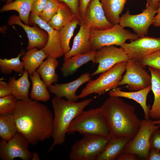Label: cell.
<instances>
[{
  "mask_svg": "<svg viewBox=\"0 0 160 160\" xmlns=\"http://www.w3.org/2000/svg\"><path fill=\"white\" fill-rule=\"evenodd\" d=\"M90 0H79V18L80 25L83 21L86 9Z\"/></svg>",
  "mask_w": 160,
  "mask_h": 160,
  "instance_id": "obj_39",
  "label": "cell"
},
{
  "mask_svg": "<svg viewBox=\"0 0 160 160\" xmlns=\"http://www.w3.org/2000/svg\"><path fill=\"white\" fill-rule=\"evenodd\" d=\"M92 100V99H89L77 102L65 100L56 96L52 98L51 102L54 116L52 137L53 142L49 152L51 151L55 146L64 143L71 123Z\"/></svg>",
  "mask_w": 160,
  "mask_h": 160,
  "instance_id": "obj_3",
  "label": "cell"
},
{
  "mask_svg": "<svg viewBox=\"0 0 160 160\" xmlns=\"http://www.w3.org/2000/svg\"><path fill=\"white\" fill-rule=\"evenodd\" d=\"M160 127V126L154 124L151 119L141 120L137 133L126 145L122 153H133L142 159L148 160L150 149L151 137L153 132Z\"/></svg>",
  "mask_w": 160,
  "mask_h": 160,
  "instance_id": "obj_8",
  "label": "cell"
},
{
  "mask_svg": "<svg viewBox=\"0 0 160 160\" xmlns=\"http://www.w3.org/2000/svg\"><path fill=\"white\" fill-rule=\"evenodd\" d=\"M90 30L82 24L80 25L79 31L74 38L71 48L64 55V61L73 56L85 54L92 50L90 45Z\"/></svg>",
  "mask_w": 160,
  "mask_h": 160,
  "instance_id": "obj_19",
  "label": "cell"
},
{
  "mask_svg": "<svg viewBox=\"0 0 160 160\" xmlns=\"http://www.w3.org/2000/svg\"><path fill=\"white\" fill-rule=\"evenodd\" d=\"M32 160H40V158L38 154L36 152H34L32 154Z\"/></svg>",
  "mask_w": 160,
  "mask_h": 160,
  "instance_id": "obj_45",
  "label": "cell"
},
{
  "mask_svg": "<svg viewBox=\"0 0 160 160\" xmlns=\"http://www.w3.org/2000/svg\"><path fill=\"white\" fill-rule=\"evenodd\" d=\"M30 23L38 25L47 33L48 38L47 44L42 49L48 55V57L57 58L64 55L61 47L59 31L53 28L38 15L31 13L29 17Z\"/></svg>",
  "mask_w": 160,
  "mask_h": 160,
  "instance_id": "obj_14",
  "label": "cell"
},
{
  "mask_svg": "<svg viewBox=\"0 0 160 160\" xmlns=\"http://www.w3.org/2000/svg\"><path fill=\"white\" fill-rule=\"evenodd\" d=\"M157 14L155 16L153 19L152 24L157 27L160 26V0L158 4L157 9Z\"/></svg>",
  "mask_w": 160,
  "mask_h": 160,
  "instance_id": "obj_43",
  "label": "cell"
},
{
  "mask_svg": "<svg viewBox=\"0 0 160 160\" xmlns=\"http://www.w3.org/2000/svg\"><path fill=\"white\" fill-rule=\"evenodd\" d=\"M151 76V90L154 100L149 112L150 118L155 120L160 119V72L153 68L148 67Z\"/></svg>",
  "mask_w": 160,
  "mask_h": 160,
  "instance_id": "obj_22",
  "label": "cell"
},
{
  "mask_svg": "<svg viewBox=\"0 0 160 160\" xmlns=\"http://www.w3.org/2000/svg\"><path fill=\"white\" fill-rule=\"evenodd\" d=\"M108 121L110 138L127 137L132 139L140 126L141 120L135 108L120 97L110 96L100 107Z\"/></svg>",
  "mask_w": 160,
  "mask_h": 160,
  "instance_id": "obj_2",
  "label": "cell"
},
{
  "mask_svg": "<svg viewBox=\"0 0 160 160\" xmlns=\"http://www.w3.org/2000/svg\"><path fill=\"white\" fill-rule=\"evenodd\" d=\"M148 160H160V151L154 148H150Z\"/></svg>",
  "mask_w": 160,
  "mask_h": 160,
  "instance_id": "obj_42",
  "label": "cell"
},
{
  "mask_svg": "<svg viewBox=\"0 0 160 160\" xmlns=\"http://www.w3.org/2000/svg\"><path fill=\"white\" fill-rule=\"evenodd\" d=\"M153 121L154 124L160 126V119L158 120Z\"/></svg>",
  "mask_w": 160,
  "mask_h": 160,
  "instance_id": "obj_46",
  "label": "cell"
},
{
  "mask_svg": "<svg viewBox=\"0 0 160 160\" xmlns=\"http://www.w3.org/2000/svg\"><path fill=\"white\" fill-rule=\"evenodd\" d=\"M81 24L87 28L95 30L106 29L113 26L106 18L100 0H90L80 25Z\"/></svg>",
  "mask_w": 160,
  "mask_h": 160,
  "instance_id": "obj_15",
  "label": "cell"
},
{
  "mask_svg": "<svg viewBox=\"0 0 160 160\" xmlns=\"http://www.w3.org/2000/svg\"><path fill=\"white\" fill-rule=\"evenodd\" d=\"M8 24L9 25H18L24 30L28 39L26 50L35 48L42 49L47 44L48 38L47 32L36 25L31 27L24 24L21 22L19 16L17 15L11 16L8 20Z\"/></svg>",
  "mask_w": 160,
  "mask_h": 160,
  "instance_id": "obj_16",
  "label": "cell"
},
{
  "mask_svg": "<svg viewBox=\"0 0 160 160\" xmlns=\"http://www.w3.org/2000/svg\"><path fill=\"white\" fill-rule=\"evenodd\" d=\"M28 50L22 57V60L24 69L30 75L36 71L43 60L48 56L42 49L39 50L36 48Z\"/></svg>",
  "mask_w": 160,
  "mask_h": 160,
  "instance_id": "obj_26",
  "label": "cell"
},
{
  "mask_svg": "<svg viewBox=\"0 0 160 160\" xmlns=\"http://www.w3.org/2000/svg\"><path fill=\"white\" fill-rule=\"evenodd\" d=\"M151 85L143 89L137 91L125 92L121 90V88L116 87L111 90L109 92L110 96L123 97L133 100L138 103L142 108L145 119H150L149 112L151 109L150 105H147V96L151 90Z\"/></svg>",
  "mask_w": 160,
  "mask_h": 160,
  "instance_id": "obj_18",
  "label": "cell"
},
{
  "mask_svg": "<svg viewBox=\"0 0 160 160\" xmlns=\"http://www.w3.org/2000/svg\"><path fill=\"white\" fill-rule=\"evenodd\" d=\"M30 144L25 137L17 132L8 141H0V159L13 160L19 158L23 160L31 159L32 154L28 150Z\"/></svg>",
  "mask_w": 160,
  "mask_h": 160,
  "instance_id": "obj_11",
  "label": "cell"
},
{
  "mask_svg": "<svg viewBox=\"0 0 160 160\" xmlns=\"http://www.w3.org/2000/svg\"><path fill=\"white\" fill-rule=\"evenodd\" d=\"M17 99L12 94L0 98V114H13L18 103Z\"/></svg>",
  "mask_w": 160,
  "mask_h": 160,
  "instance_id": "obj_33",
  "label": "cell"
},
{
  "mask_svg": "<svg viewBox=\"0 0 160 160\" xmlns=\"http://www.w3.org/2000/svg\"><path fill=\"white\" fill-rule=\"evenodd\" d=\"M76 132L83 135L95 134L110 137L109 127L101 108L84 110L78 115L71 123L67 134Z\"/></svg>",
  "mask_w": 160,
  "mask_h": 160,
  "instance_id": "obj_4",
  "label": "cell"
},
{
  "mask_svg": "<svg viewBox=\"0 0 160 160\" xmlns=\"http://www.w3.org/2000/svg\"><path fill=\"white\" fill-rule=\"evenodd\" d=\"M11 91L8 84L4 81H0V97L11 95Z\"/></svg>",
  "mask_w": 160,
  "mask_h": 160,
  "instance_id": "obj_40",
  "label": "cell"
},
{
  "mask_svg": "<svg viewBox=\"0 0 160 160\" xmlns=\"http://www.w3.org/2000/svg\"><path fill=\"white\" fill-rule=\"evenodd\" d=\"M149 145L150 148H154L160 151V129H159L155 130L151 135Z\"/></svg>",
  "mask_w": 160,
  "mask_h": 160,
  "instance_id": "obj_37",
  "label": "cell"
},
{
  "mask_svg": "<svg viewBox=\"0 0 160 160\" xmlns=\"http://www.w3.org/2000/svg\"><path fill=\"white\" fill-rule=\"evenodd\" d=\"M57 0L60 2L64 3L72 9L76 17L79 21V0Z\"/></svg>",
  "mask_w": 160,
  "mask_h": 160,
  "instance_id": "obj_38",
  "label": "cell"
},
{
  "mask_svg": "<svg viewBox=\"0 0 160 160\" xmlns=\"http://www.w3.org/2000/svg\"><path fill=\"white\" fill-rule=\"evenodd\" d=\"M138 60L145 66L153 68L160 72V49Z\"/></svg>",
  "mask_w": 160,
  "mask_h": 160,
  "instance_id": "obj_35",
  "label": "cell"
},
{
  "mask_svg": "<svg viewBox=\"0 0 160 160\" xmlns=\"http://www.w3.org/2000/svg\"><path fill=\"white\" fill-rule=\"evenodd\" d=\"M75 19H78L70 7L65 3L60 2L57 13L47 23L55 30L60 31Z\"/></svg>",
  "mask_w": 160,
  "mask_h": 160,
  "instance_id": "obj_27",
  "label": "cell"
},
{
  "mask_svg": "<svg viewBox=\"0 0 160 160\" xmlns=\"http://www.w3.org/2000/svg\"><path fill=\"white\" fill-rule=\"evenodd\" d=\"M72 146L70 160H95L109 141V137L95 134H87Z\"/></svg>",
  "mask_w": 160,
  "mask_h": 160,
  "instance_id": "obj_6",
  "label": "cell"
},
{
  "mask_svg": "<svg viewBox=\"0 0 160 160\" xmlns=\"http://www.w3.org/2000/svg\"><path fill=\"white\" fill-rule=\"evenodd\" d=\"M34 0H15L5 4L1 8L0 12L15 10L18 12L19 17L23 23L29 24V17Z\"/></svg>",
  "mask_w": 160,
  "mask_h": 160,
  "instance_id": "obj_28",
  "label": "cell"
},
{
  "mask_svg": "<svg viewBox=\"0 0 160 160\" xmlns=\"http://www.w3.org/2000/svg\"><path fill=\"white\" fill-rule=\"evenodd\" d=\"M89 73H85L72 81L64 84H56L48 87L49 91L57 97H65L68 101L77 102L79 98L76 92L78 88L91 79Z\"/></svg>",
  "mask_w": 160,
  "mask_h": 160,
  "instance_id": "obj_17",
  "label": "cell"
},
{
  "mask_svg": "<svg viewBox=\"0 0 160 160\" xmlns=\"http://www.w3.org/2000/svg\"><path fill=\"white\" fill-rule=\"evenodd\" d=\"M96 51L92 50L87 53L73 56L64 61L60 69L62 75L67 77L74 74L80 67L89 61L94 62Z\"/></svg>",
  "mask_w": 160,
  "mask_h": 160,
  "instance_id": "obj_20",
  "label": "cell"
},
{
  "mask_svg": "<svg viewBox=\"0 0 160 160\" xmlns=\"http://www.w3.org/2000/svg\"><path fill=\"white\" fill-rule=\"evenodd\" d=\"M156 13L157 10L147 4L142 12L139 14L131 15L127 9L120 17L119 24L123 28H131L139 37L144 36L147 34L149 26L152 24Z\"/></svg>",
  "mask_w": 160,
  "mask_h": 160,
  "instance_id": "obj_10",
  "label": "cell"
},
{
  "mask_svg": "<svg viewBox=\"0 0 160 160\" xmlns=\"http://www.w3.org/2000/svg\"><path fill=\"white\" fill-rule=\"evenodd\" d=\"M129 58L121 48L114 46L103 47L96 50L93 63H98L97 70L91 76L102 73L121 62L127 61Z\"/></svg>",
  "mask_w": 160,
  "mask_h": 160,
  "instance_id": "obj_12",
  "label": "cell"
},
{
  "mask_svg": "<svg viewBox=\"0 0 160 160\" xmlns=\"http://www.w3.org/2000/svg\"><path fill=\"white\" fill-rule=\"evenodd\" d=\"M28 73L25 70L22 75L18 79L15 77L10 78L8 84L11 91L12 94L18 100H24L29 97V90L30 83L28 79Z\"/></svg>",
  "mask_w": 160,
  "mask_h": 160,
  "instance_id": "obj_23",
  "label": "cell"
},
{
  "mask_svg": "<svg viewBox=\"0 0 160 160\" xmlns=\"http://www.w3.org/2000/svg\"><path fill=\"white\" fill-rule=\"evenodd\" d=\"M17 131L34 145L52 136L54 116L44 104L28 98L18 100L13 113Z\"/></svg>",
  "mask_w": 160,
  "mask_h": 160,
  "instance_id": "obj_1",
  "label": "cell"
},
{
  "mask_svg": "<svg viewBox=\"0 0 160 160\" xmlns=\"http://www.w3.org/2000/svg\"><path fill=\"white\" fill-rule=\"evenodd\" d=\"M120 47L129 59L139 60L160 49V38L144 36L131 40L130 43H125Z\"/></svg>",
  "mask_w": 160,
  "mask_h": 160,
  "instance_id": "obj_13",
  "label": "cell"
},
{
  "mask_svg": "<svg viewBox=\"0 0 160 160\" xmlns=\"http://www.w3.org/2000/svg\"><path fill=\"white\" fill-rule=\"evenodd\" d=\"M17 132L13 114H0V137L1 140L8 141Z\"/></svg>",
  "mask_w": 160,
  "mask_h": 160,
  "instance_id": "obj_30",
  "label": "cell"
},
{
  "mask_svg": "<svg viewBox=\"0 0 160 160\" xmlns=\"http://www.w3.org/2000/svg\"><path fill=\"white\" fill-rule=\"evenodd\" d=\"M14 0H6V4H8L14 1Z\"/></svg>",
  "mask_w": 160,
  "mask_h": 160,
  "instance_id": "obj_47",
  "label": "cell"
},
{
  "mask_svg": "<svg viewBox=\"0 0 160 160\" xmlns=\"http://www.w3.org/2000/svg\"><path fill=\"white\" fill-rule=\"evenodd\" d=\"M127 61L119 62L103 73L96 79L90 80L78 95L82 98L92 94H101L117 87L126 70Z\"/></svg>",
  "mask_w": 160,
  "mask_h": 160,
  "instance_id": "obj_5",
  "label": "cell"
},
{
  "mask_svg": "<svg viewBox=\"0 0 160 160\" xmlns=\"http://www.w3.org/2000/svg\"><path fill=\"white\" fill-rule=\"evenodd\" d=\"M6 0H2V1H6Z\"/></svg>",
  "mask_w": 160,
  "mask_h": 160,
  "instance_id": "obj_48",
  "label": "cell"
},
{
  "mask_svg": "<svg viewBox=\"0 0 160 160\" xmlns=\"http://www.w3.org/2000/svg\"><path fill=\"white\" fill-rule=\"evenodd\" d=\"M79 24V20L75 19L67 24L59 31L61 47L65 55L71 49L69 45L70 40L75 28Z\"/></svg>",
  "mask_w": 160,
  "mask_h": 160,
  "instance_id": "obj_32",
  "label": "cell"
},
{
  "mask_svg": "<svg viewBox=\"0 0 160 160\" xmlns=\"http://www.w3.org/2000/svg\"><path fill=\"white\" fill-rule=\"evenodd\" d=\"M60 2L57 0H49L43 11L38 16L48 23L57 13Z\"/></svg>",
  "mask_w": 160,
  "mask_h": 160,
  "instance_id": "obj_34",
  "label": "cell"
},
{
  "mask_svg": "<svg viewBox=\"0 0 160 160\" xmlns=\"http://www.w3.org/2000/svg\"><path fill=\"white\" fill-rule=\"evenodd\" d=\"M49 0H34L31 13L38 15L43 11Z\"/></svg>",
  "mask_w": 160,
  "mask_h": 160,
  "instance_id": "obj_36",
  "label": "cell"
},
{
  "mask_svg": "<svg viewBox=\"0 0 160 160\" xmlns=\"http://www.w3.org/2000/svg\"><path fill=\"white\" fill-rule=\"evenodd\" d=\"M58 65L56 58L48 57L36 70L47 87L58 80L59 76L55 72Z\"/></svg>",
  "mask_w": 160,
  "mask_h": 160,
  "instance_id": "obj_24",
  "label": "cell"
},
{
  "mask_svg": "<svg viewBox=\"0 0 160 160\" xmlns=\"http://www.w3.org/2000/svg\"><path fill=\"white\" fill-rule=\"evenodd\" d=\"M160 0H147L146 4L148 5L157 10Z\"/></svg>",
  "mask_w": 160,
  "mask_h": 160,
  "instance_id": "obj_44",
  "label": "cell"
},
{
  "mask_svg": "<svg viewBox=\"0 0 160 160\" xmlns=\"http://www.w3.org/2000/svg\"><path fill=\"white\" fill-rule=\"evenodd\" d=\"M131 140L127 137L110 138L102 151L95 160H114L122 153L124 147Z\"/></svg>",
  "mask_w": 160,
  "mask_h": 160,
  "instance_id": "obj_21",
  "label": "cell"
},
{
  "mask_svg": "<svg viewBox=\"0 0 160 160\" xmlns=\"http://www.w3.org/2000/svg\"><path fill=\"white\" fill-rule=\"evenodd\" d=\"M25 53L24 50H22L16 57L10 59L0 58V69L1 73L9 74L13 71L17 73L23 74L24 71V65L23 62H21L20 59Z\"/></svg>",
  "mask_w": 160,
  "mask_h": 160,
  "instance_id": "obj_31",
  "label": "cell"
},
{
  "mask_svg": "<svg viewBox=\"0 0 160 160\" xmlns=\"http://www.w3.org/2000/svg\"><path fill=\"white\" fill-rule=\"evenodd\" d=\"M142 159L136 155L131 153H121L116 160H139Z\"/></svg>",
  "mask_w": 160,
  "mask_h": 160,
  "instance_id": "obj_41",
  "label": "cell"
},
{
  "mask_svg": "<svg viewBox=\"0 0 160 160\" xmlns=\"http://www.w3.org/2000/svg\"><path fill=\"white\" fill-rule=\"evenodd\" d=\"M139 37L125 29L119 24L102 30H90V45L92 50H97L107 46H120L127 40H135Z\"/></svg>",
  "mask_w": 160,
  "mask_h": 160,
  "instance_id": "obj_7",
  "label": "cell"
},
{
  "mask_svg": "<svg viewBox=\"0 0 160 160\" xmlns=\"http://www.w3.org/2000/svg\"><path fill=\"white\" fill-rule=\"evenodd\" d=\"M106 18L113 25L119 23L127 0H100Z\"/></svg>",
  "mask_w": 160,
  "mask_h": 160,
  "instance_id": "obj_25",
  "label": "cell"
},
{
  "mask_svg": "<svg viewBox=\"0 0 160 160\" xmlns=\"http://www.w3.org/2000/svg\"><path fill=\"white\" fill-rule=\"evenodd\" d=\"M30 75V78L32 82V87L30 94L32 100L36 101L46 102L50 97L47 89V86L40 77V75L36 71Z\"/></svg>",
  "mask_w": 160,
  "mask_h": 160,
  "instance_id": "obj_29",
  "label": "cell"
},
{
  "mask_svg": "<svg viewBox=\"0 0 160 160\" xmlns=\"http://www.w3.org/2000/svg\"><path fill=\"white\" fill-rule=\"evenodd\" d=\"M145 67L138 60L129 59L125 73L117 87L126 84L129 90L134 91L143 89L151 85V76L145 69Z\"/></svg>",
  "mask_w": 160,
  "mask_h": 160,
  "instance_id": "obj_9",
  "label": "cell"
}]
</instances>
